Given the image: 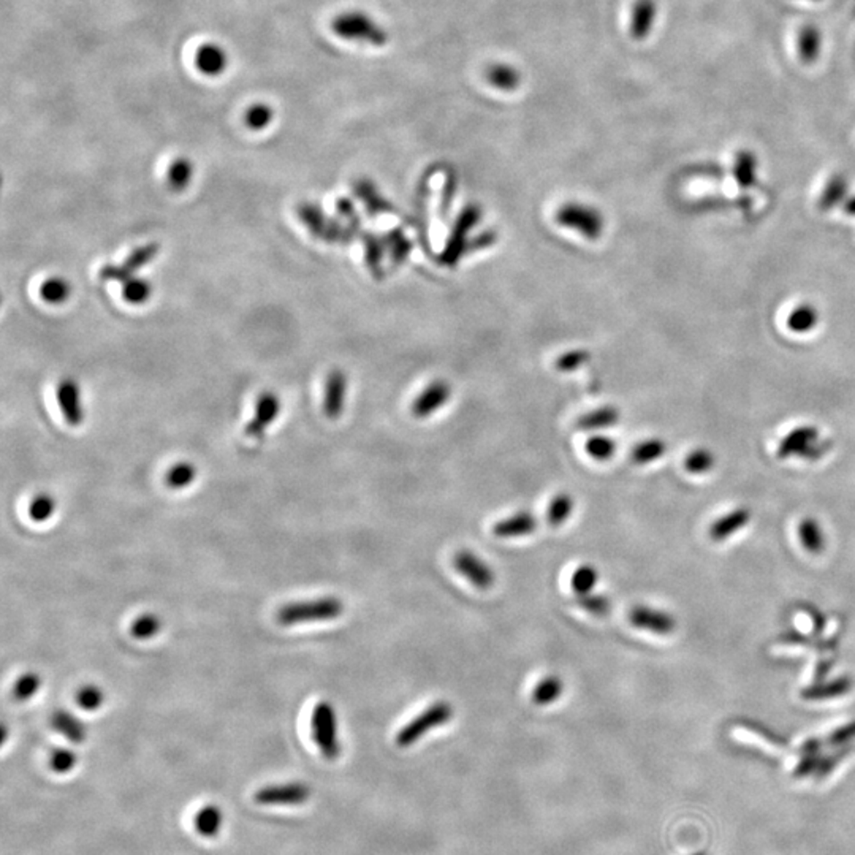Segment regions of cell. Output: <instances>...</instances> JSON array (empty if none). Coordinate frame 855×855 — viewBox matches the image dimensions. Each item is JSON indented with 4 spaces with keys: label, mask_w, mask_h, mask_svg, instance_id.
Segmentation results:
<instances>
[{
    "label": "cell",
    "mask_w": 855,
    "mask_h": 855,
    "mask_svg": "<svg viewBox=\"0 0 855 855\" xmlns=\"http://www.w3.org/2000/svg\"><path fill=\"white\" fill-rule=\"evenodd\" d=\"M273 120V110L268 105H253L245 112V124L253 130H261Z\"/></svg>",
    "instance_id": "cell-48"
},
{
    "label": "cell",
    "mask_w": 855,
    "mask_h": 855,
    "mask_svg": "<svg viewBox=\"0 0 855 855\" xmlns=\"http://www.w3.org/2000/svg\"><path fill=\"white\" fill-rule=\"evenodd\" d=\"M797 48H799L801 62L807 65L816 62L819 59L820 48H822V34L819 28H816L814 24H805L800 29Z\"/></svg>",
    "instance_id": "cell-21"
},
{
    "label": "cell",
    "mask_w": 855,
    "mask_h": 855,
    "mask_svg": "<svg viewBox=\"0 0 855 855\" xmlns=\"http://www.w3.org/2000/svg\"><path fill=\"white\" fill-rule=\"evenodd\" d=\"M572 512H574V499L568 493H560L554 496L548 507V523L553 527L564 525Z\"/></svg>",
    "instance_id": "cell-28"
},
{
    "label": "cell",
    "mask_w": 855,
    "mask_h": 855,
    "mask_svg": "<svg viewBox=\"0 0 855 855\" xmlns=\"http://www.w3.org/2000/svg\"><path fill=\"white\" fill-rule=\"evenodd\" d=\"M800 542L809 553L818 554L826 547V537L819 523L814 519H805L799 526Z\"/></svg>",
    "instance_id": "cell-27"
},
{
    "label": "cell",
    "mask_w": 855,
    "mask_h": 855,
    "mask_svg": "<svg viewBox=\"0 0 855 855\" xmlns=\"http://www.w3.org/2000/svg\"><path fill=\"white\" fill-rule=\"evenodd\" d=\"M751 512L748 509H735L732 512L724 515L721 519H716L713 525L710 526V537L715 542L729 539L730 535L738 533L743 529L744 526L750 523Z\"/></svg>",
    "instance_id": "cell-18"
},
{
    "label": "cell",
    "mask_w": 855,
    "mask_h": 855,
    "mask_svg": "<svg viewBox=\"0 0 855 855\" xmlns=\"http://www.w3.org/2000/svg\"><path fill=\"white\" fill-rule=\"evenodd\" d=\"M353 192L365 203L366 210L371 214L386 210V202L379 195V192L371 181L358 179L357 183L353 184Z\"/></svg>",
    "instance_id": "cell-29"
},
{
    "label": "cell",
    "mask_w": 855,
    "mask_h": 855,
    "mask_svg": "<svg viewBox=\"0 0 855 855\" xmlns=\"http://www.w3.org/2000/svg\"><path fill=\"white\" fill-rule=\"evenodd\" d=\"M452 718H453L452 703L445 701H435L421 715L414 718L400 730V734L396 735V744L401 748H407L415 742H419L429 730L437 729L444 724H447Z\"/></svg>",
    "instance_id": "cell-4"
},
{
    "label": "cell",
    "mask_w": 855,
    "mask_h": 855,
    "mask_svg": "<svg viewBox=\"0 0 855 855\" xmlns=\"http://www.w3.org/2000/svg\"><path fill=\"white\" fill-rule=\"evenodd\" d=\"M816 323H818V312L813 306H808V304L793 309L787 320L789 328L795 333H807Z\"/></svg>",
    "instance_id": "cell-36"
},
{
    "label": "cell",
    "mask_w": 855,
    "mask_h": 855,
    "mask_svg": "<svg viewBox=\"0 0 855 855\" xmlns=\"http://www.w3.org/2000/svg\"><path fill=\"white\" fill-rule=\"evenodd\" d=\"M311 787L304 783L265 785L253 795L261 807H300L311 799Z\"/></svg>",
    "instance_id": "cell-6"
},
{
    "label": "cell",
    "mask_w": 855,
    "mask_h": 855,
    "mask_svg": "<svg viewBox=\"0 0 855 855\" xmlns=\"http://www.w3.org/2000/svg\"><path fill=\"white\" fill-rule=\"evenodd\" d=\"M851 689H852V681L846 677H842V678L828 681L824 685H814V686L803 689L801 697L805 701H830V699H836V697L848 694Z\"/></svg>",
    "instance_id": "cell-22"
},
{
    "label": "cell",
    "mask_w": 855,
    "mask_h": 855,
    "mask_svg": "<svg viewBox=\"0 0 855 855\" xmlns=\"http://www.w3.org/2000/svg\"><path fill=\"white\" fill-rule=\"evenodd\" d=\"M599 582V572L591 564H583L572 575V589L577 596H585L593 593Z\"/></svg>",
    "instance_id": "cell-32"
},
{
    "label": "cell",
    "mask_w": 855,
    "mask_h": 855,
    "mask_svg": "<svg viewBox=\"0 0 855 855\" xmlns=\"http://www.w3.org/2000/svg\"><path fill=\"white\" fill-rule=\"evenodd\" d=\"M347 393V378L343 371H331L325 384V396H323V411L328 419H337L343 414Z\"/></svg>",
    "instance_id": "cell-14"
},
{
    "label": "cell",
    "mask_w": 855,
    "mask_h": 855,
    "mask_svg": "<svg viewBox=\"0 0 855 855\" xmlns=\"http://www.w3.org/2000/svg\"><path fill=\"white\" fill-rule=\"evenodd\" d=\"M333 32L347 42L363 43L376 48L386 46L388 43V32L374 21L371 16L361 12H347L339 14L331 24Z\"/></svg>",
    "instance_id": "cell-2"
},
{
    "label": "cell",
    "mask_w": 855,
    "mask_h": 855,
    "mask_svg": "<svg viewBox=\"0 0 855 855\" xmlns=\"http://www.w3.org/2000/svg\"><path fill=\"white\" fill-rule=\"evenodd\" d=\"M51 726L71 743H85L87 738V729L83 721L65 710H57L53 713Z\"/></svg>",
    "instance_id": "cell-19"
},
{
    "label": "cell",
    "mask_w": 855,
    "mask_h": 855,
    "mask_svg": "<svg viewBox=\"0 0 855 855\" xmlns=\"http://www.w3.org/2000/svg\"><path fill=\"white\" fill-rule=\"evenodd\" d=\"M824 748V742L820 738H809L805 743L800 746V756H808V754H820Z\"/></svg>",
    "instance_id": "cell-53"
},
{
    "label": "cell",
    "mask_w": 855,
    "mask_h": 855,
    "mask_svg": "<svg viewBox=\"0 0 855 855\" xmlns=\"http://www.w3.org/2000/svg\"><path fill=\"white\" fill-rule=\"evenodd\" d=\"M151 294H153V287L146 279L132 278L129 281L122 282V296L130 304H143L151 298Z\"/></svg>",
    "instance_id": "cell-34"
},
{
    "label": "cell",
    "mask_w": 855,
    "mask_h": 855,
    "mask_svg": "<svg viewBox=\"0 0 855 855\" xmlns=\"http://www.w3.org/2000/svg\"><path fill=\"white\" fill-rule=\"evenodd\" d=\"M852 752H855V744H848V746L838 748L834 754L824 756V758L820 759L819 768L816 771L814 779H816V781H824V779L828 778V776L836 770V767L842 764L843 759L848 758Z\"/></svg>",
    "instance_id": "cell-39"
},
{
    "label": "cell",
    "mask_w": 855,
    "mask_h": 855,
    "mask_svg": "<svg viewBox=\"0 0 855 855\" xmlns=\"http://www.w3.org/2000/svg\"><path fill=\"white\" fill-rule=\"evenodd\" d=\"M824 445L818 444V429L803 427L793 429L791 435L785 436L779 445L778 455L779 458L799 455L800 458L807 460H818L824 455Z\"/></svg>",
    "instance_id": "cell-8"
},
{
    "label": "cell",
    "mask_w": 855,
    "mask_h": 855,
    "mask_svg": "<svg viewBox=\"0 0 855 855\" xmlns=\"http://www.w3.org/2000/svg\"><path fill=\"white\" fill-rule=\"evenodd\" d=\"M617 421V409L603 407V409L585 415L582 420L578 421V428H582V429H602V428L613 427Z\"/></svg>",
    "instance_id": "cell-38"
},
{
    "label": "cell",
    "mask_w": 855,
    "mask_h": 855,
    "mask_svg": "<svg viewBox=\"0 0 855 855\" xmlns=\"http://www.w3.org/2000/svg\"><path fill=\"white\" fill-rule=\"evenodd\" d=\"M855 740V721L848 722L844 724L842 727L834 730L830 735H828L827 742L826 743L834 746V748H842V746H848V744H852V742Z\"/></svg>",
    "instance_id": "cell-50"
},
{
    "label": "cell",
    "mask_w": 855,
    "mask_h": 855,
    "mask_svg": "<svg viewBox=\"0 0 855 855\" xmlns=\"http://www.w3.org/2000/svg\"><path fill=\"white\" fill-rule=\"evenodd\" d=\"M77 703L85 711H97L105 703V694L100 687L87 685L78 691Z\"/></svg>",
    "instance_id": "cell-45"
},
{
    "label": "cell",
    "mask_w": 855,
    "mask_h": 855,
    "mask_svg": "<svg viewBox=\"0 0 855 855\" xmlns=\"http://www.w3.org/2000/svg\"><path fill=\"white\" fill-rule=\"evenodd\" d=\"M162 629V619L155 613H145L135 619L130 632L137 640H149L155 637Z\"/></svg>",
    "instance_id": "cell-37"
},
{
    "label": "cell",
    "mask_w": 855,
    "mask_h": 855,
    "mask_svg": "<svg viewBox=\"0 0 855 855\" xmlns=\"http://www.w3.org/2000/svg\"><path fill=\"white\" fill-rule=\"evenodd\" d=\"M693 855H709V854H705V852H697V854H693Z\"/></svg>",
    "instance_id": "cell-55"
},
{
    "label": "cell",
    "mask_w": 855,
    "mask_h": 855,
    "mask_svg": "<svg viewBox=\"0 0 855 855\" xmlns=\"http://www.w3.org/2000/svg\"><path fill=\"white\" fill-rule=\"evenodd\" d=\"M159 247L161 245L155 243L137 247L134 253H130L120 265H105L102 268L100 278L104 281L126 282L132 279L137 271H140L141 268L155 259V255L159 253Z\"/></svg>",
    "instance_id": "cell-7"
},
{
    "label": "cell",
    "mask_w": 855,
    "mask_h": 855,
    "mask_svg": "<svg viewBox=\"0 0 855 855\" xmlns=\"http://www.w3.org/2000/svg\"><path fill=\"white\" fill-rule=\"evenodd\" d=\"M194 827L196 834L204 840L218 838L220 830L224 827V811L219 805L208 803L198 809L194 818Z\"/></svg>",
    "instance_id": "cell-17"
},
{
    "label": "cell",
    "mask_w": 855,
    "mask_h": 855,
    "mask_svg": "<svg viewBox=\"0 0 855 855\" xmlns=\"http://www.w3.org/2000/svg\"><path fill=\"white\" fill-rule=\"evenodd\" d=\"M281 401L273 393H265L260 396L251 423L245 427V435L249 437H260L279 414Z\"/></svg>",
    "instance_id": "cell-13"
},
{
    "label": "cell",
    "mask_w": 855,
    "mask_h": 855,
    "mask_svg": "<svg viewBox=\"0 0 855 855\" xmlns=\"http://www.w3.org/2000/svg\"><path fill=\"white\" fill-rule=\"evenodd\" d=\"M629 621L634 627L642 631H650L658 635H668L677 627V621L672 615L646 605L632 607L629 611Z\"/></svg>",
    "instance_id": "cell-10"
},
{
    "label": "cell",
    "mask_w": 855,
    "mask_h": 855,
    "mask_svg": "<svg viewBox=\"0 0 855 855\" xmlns=\"http://www.w3.org/2000/svg\"><path fill=\"white\" fill-rule=\"evenodd\" d=\"M715 458L709 450L697 449L687 455L685 466L691 474H705L713 468Z\"/></svg>",
    "instance_id": "cell-47"
},
{
    "label": "cell",
    "mask_w": 855,
    "mask_h": 855,
    "mask_svg": "<svg viewBox=\"0 0 855 855\" xmlns=\"http://www.w3.org/2000/svg\"><path fill=\"white\" fill-rule=\"evenodd\" d=\"M813 2H819V0H813Z\"/></svg>",
    "instance_id": "cell-56"
},
{
    "label": "cell",
    "mask_w": 855,
    "mask_h": 855,
    "mask_svg": "<svg viewBox=\"0 0 855 855\" xmlns=\"http://www.w3.org/2000/svg\"><path fill=\"white\" fill-rule=\"evenodd\" d=\"M578 607L594 617H607L611 611V601L605 594L589 593L585 596H577Z\"/></svg>",
    "instance_id": "cell-41"
},
{
    "label": "cell",
    "mask_w": 855,
    "mask_h": 855,
    "mask_svg": "<svg viewBox=\"0 0 855 855\" xmlns=\"http://www.w3.org/2000/svg\"><path fill=\"white\" fill-rule=\"evenodd\" d=\"M846 189H848V183L846 179L843 178L842 175H836L828 181L827 186H826V190L822 192V196H820L819 206L822 210H830L834 204L838 203L842 200L844 194H846Z\"/></svg>",
    "instance_id": "cell-44"
},
{
    "label": "cell",
    "mask_w": 855,
    "mask_h": 855,
    "mask_svg": "<svg viewBox=\"0 0 855 855\" xmlns=\"http://www.w3.org/2000/svg\"><path fill=\"white\" fill-rule=\"evenodd\" d=\"M195 62L198 71H203L204 75L214 77L225 71L227 56H225L224 49L218 45H204L198 49Z\"/></svg>",
    "instance_id": "cell-23"
},
{
    "label": "cell",
    "mask_w": 855,
    "mask_h": 855,
    "mask_svg": "<svg viewBox=\"0 0 855 855\" xmlns=\"http://www.w3.org/2000/svg\"><path fill=\"white\" fill-rule=\"evenodd\" d=\"M485 78L494 89L501 92L517 91L521 85V73L507 63H493L485 71Z\"/></svg>",
    "instance_id": "cell-20"
},
{
    "label": "cell",
    "mask_w": 855,
    "mask_h": 855,
    "mask_svg": "<svg viewBox=\"0 0 855 855\" xmlns=\"http://www.w3.org/2000/svg\"><path fill=\"white\" fill-rule=\"evenodd\" d=\"M820 759H822L820 754L801 756L799 764L795 765V768H793V778L805 779L808 776H814L816 771L819 768Z\"/></svg>",
    "instance_id": "cell-51"
},
{
    "label": "cell",
    "mask_w": 855,
    "mask_h": 855,
    "mask_svg": "<svg viewBox=\"0 0 855 855\" xmlns=\"http://www.w3.org/2000/svg\"><path fill=\"white\" fill-rule=\"evenodd\" d=\"M365 253L368 267H369L374 276H378L380 271V260H382V245H380L379 239L372 237V235H366Z\"/></svg>",
    "instance_id": "cell-49"
},
{
    "label": "cell",
    "mask_w": 855,
    "mask_h": 855,
    "mask_svg": "<svg viewBox=\"0 0 855 855\" xmlns=\"http://www.w3.org/2000/svg\"><path fill=\"white\" fill-rule=\"evenodd\" d=\"M312 738L323 758L335 760L341 754V743L337 738V716L330 701L317 703L311 718Z\"/></svg>",
    "instance_id": "cell-3"
},
{
    "label": "cell",
    "mask_w": 855,
    "mask_h": 855,
    "mask_svg": "<svg viewBox=\"0 0 855 855\" xmlns=\"http://www.w3.org/2000/svg\"><path fill=\"white\" fill-rule=\"evenodd\" d=\"M658 16L656 0H635L631 8L629 34L635 42H643L652 36L654 22Z\"/></svg>",
    "instance_id": "cell-11"
},
{
    "label": "cell",
    "mask_w": 855,
    "mask_h": 855,
    "mask_svg": "<svg viewBox=\"0 0 855 855\" xmlns=\"http://www.w3.org/2000/svg\"><path fill=\"white\" fill-rule=\"evenodd\" d=\"M57 403L62 411L63 419L71 427H79L85 420V412L81 406V394L77 382L65 379L57 386Z\"/></svg>",
    "instance_id": "cell-12"
},
{
    "label": "cell",
    "mask_w": 855,
    "mask_h": 855,
    "mask_svg": "<svg viewBox=\"0 0 855 855\" xmlns=\"http://www.w3.org/2000/svg\"><path fill=\"white\" fill-rule=\"evenodd\" d=\"M192 173H194V169H192V163L189 161L178 159V161L173 162L169 170L170 187L176 192L186 189L189 186L190 179H192Z\"/></svg>",
    "instance_id": "cell-42"
},
{
    "label": "cell",
    "mask_w": 855,
    "mask_h": 855,
    "mask_svg": "<svg viewBox=\"0 0 855 855\" xmlns=\"http://www.w3.org/2000/svg\"><path fill=\"white\" fill-rule=\"evenodd\" d=\"M56 512V499L53 498L48 493H40L29 505V517L34 519L36 523H45L48 521Z\"/></svg>",
    "instance_id": "cell-35"
},
{
    "label": "cell",
    "mask_w": 855,
    "mask_h": 855,
    "mask_svg": "<svg viewBox=\"0 0 855 855\" xmlns=\"http://www.w3.org/2000/svg\"><path fill=\"white\" fill-rule=\"evenodd\" d=\"M539 519L531 512L513 513L493 526V534L499 539H513L529 535L537 529Z\"/></svg>",
    "instance_id": "cell-15"
},
{
    "label": "cell",
    "mask_w": 855,
    "mask_h": 855,
    "mask_svg": "<svg viewBox=\"0 0 855 855\" xmlns=\"http://www.w3.org/2000/svg\"><path fill=\"white\" fill-rule=\"evenodd\" d=\"M196 477V468L192 463L183 461V463L171 466V469L165 476V484L171 490H183L189 485L194 484Z\"/></svg>",
    "instance_id": "cell-31"
},
{
    "label": "cell",
    "mask_w": 855,
    "mask_h": 855,
    "mask_svg": "<svg viewBox=\"0 0 855 855\" xmlns=\"http://www.w3.org/2000/svg\"><path fill=\"white\" fill-rule=\"evenodd\" d=\"M298 218L306 225L309 232L316 238H325L330 219L323 212L322 208L316 203H302L298 206Z\"/></svg>",
    "instance_id": "cell-24"
},
{
    "label": "cell",
    "mask_w": 855,
    "mask_h": 855,
    "mask_svg": "<svg viewBox=\"0 0 855 855\" xmlns=\"http://www.w3.org/2000/svg\"><path fill=\"white\" fill-rule=\"evenodd\" d=\"M453 566L464 578H468L476 588L490 589L496 582V575L488 562H485L474 552L461 550L453 556Z\"/></svg>",
    "instance_id": "cell-9"
},
{
    "label": "cell",
    "mask_w": 855,
    "mask_h": 855,
    "mask_svg": "<svg viewBox=\"0 0 855 855\" xmlns=\"http://www.w3.org/2000/svg\"><path fill=\"white\" fill-rule=\"evenodd\" d=\"M558 222L569 230L580 233L585 238L597 239L602 235L603 219L601 212L586 204H564L558 211Z\"/></svg>",
    "instance_id": "cell-5"
},
{
    "label": "cell",
    "mask_w": 855,
    "mask_h": 855,
    "mask_svg": "<svg viewBox=\"0 0 855 855\" xmlns=\"http://www.w3.org/2000/svg\"><path fill=\"white\" fill-rule=\"evenodd\" d=\"M586 452L597 461H607L617 452V442L607 436H593L586 442Z\"/></svg>",
    "instance_id": "cell-43"
},
{
    "label": "cell",
    "mask_w": 855,
    "mask_h": 855,
    "mask_svg": "<svg viewBox=\"0 0 855 855\" xmlns=\"http://www.w3.org/2000/svg\"><path fill=\"white\" fill-rule=\"evenodd\" d=\"M450 393L452 390L449 384L445 382H435L428 386L421 392L420 396L414 401V407H412L414 414L420 419L435 414L436 411H439L449 401Z\"/></svg>",
    "instance_id": "cell-16"
},
{
    "label": "cell",
    "mask_w": 855,
    "mask_h": 855,
    "mask_svg": "<svg viewBox=\"0 0 855 855\" xmlns=\"http://www.w3.org/2000/svg\"><path fill=\"white\" fill-rule=\"evenodd\" d=\"M78 765V756L71 750H56L49 758V767L57 775H67Z\"/></svg>",
    "instance_id": "cell-46"
},
{
    "label": "cell",
    "mask_w": 855,
    "mask_h": 855,
    "mask_svg": "<svg viewBox=\"0 0 855 855\" xmlns=\"http://www.w3.org/2000/svg\"><path fill=\"white\" fill-rule=\"evenodd\" d=\"M343 613V601L335 596H327L286 603L276 613V619L281 626H296L316 621H331L341 617Z\"/></svg>",
    "instance_id": "cell-1"
},
{
    "label": "cell",
    "mask_w": 855,
    "mask_h": 855,
    "mask_svg": "<svg viewBox=\"0 0 855 855\" xmlns=\"http://www.w3.org/2000/svg\"><path fill=\"white\" fill-rule=\"evenodd\" d=\"M71 294V284L62 278H49L48 281L43 282L40 288L43 300L49 304H61L67 302Z\"/></svg>",
    "instance_id": "cell-33"
},
{
    "label": "cell",
    "mask_w": 855,
    "mask_h": 855,
    "mask_svg": "<svg viewBox=\"0 0 855 855\" xmlns=\"http://www.w3.org/2000/svg\"><path fill=\"white\" fill-rule=\"evenodd\" d=\"M42 687V678L40 675L34 672L24 673L14 683L13 697L14 701H26L32 699L34 695L40 691Z\"/></svg>",
    "instance_id": "cell-40"
},
{
    "label": "cell",
    "mask_w": 855,
    "mask_h": 855,
    "mask_svg": "<svg viewBox=\"0 0 855 855\" xmlns=\"http://www.w3.org/2000/svg\"><path fill=\"white\" fill-rule=\"evenodd\" d=\"M666 442L660 439H648L640 442L632 449V461L637 464H648L660 460L666 453Z\"/></svg>",
    "instance_id": "cell-30"
},
{
    "label": "cell",
    "mask_w": 855,
    "mask_h": 855,
    "mask_svg": "<svg viewBox=\"0 0 855 855\" xmlns=\"http://www.w3.org/2000/svg\"><path fill=\"white\" fill-rule=\"evenodd\" d=\"M756 171H758L756 155L746 149L740 151L734 162V176H735L736 183L742 187H751L756 183Z\"/></svg>",
    "instance_id": "cell-26"
},
{
    "label": "cell",
    "mask_w": 855,
    "mask_h": 855,
    "mask_svg": "<svg viewBox=\"0 0 855 855\" xmlns=\"http://www.w3.org/2000/svg\"><path fill=\"white\" fill-rule=\"evenodd\" d=\"M585 361H588V353L586 352H570V353H566L564 357L558 361V366L562 371H570V369H575L577 366L582 365Z\"/></svg>",
    "instance_id": "cell-52"
},
{
    "label": "cell",
    "mask_w": 855,
    "mask_h": 855,
    "mask_svg": "<svg viewBox=\"0 0 855 855\" xmlns=\"http://www.w3.org/2000/svg\"><path fill=\"white\" fill-rule=\"evenodd\" d=\"M562 691H564V683L561 678L556 675H548L537 683V686L534 687L531 699L535 705L545 707L558 701L562 695Z\"/></svg>",
    "instance_id": "cell-25"
},
{
    "label": "cell",
    "mask_w": 855,
    "mask_h": 855,
    "mask_svg": "<svg viewBox=\"0 0 855 855\" xmlns=\"http://www.w3.org/2000/svg\"><path fill=\"white\" fill-rule=\"evenodd\" d=\"M846 211L851 212V214H854L855 216V196L854 198H851V200H849L848 204H846Z\"/></svg>",
    "instance_id": "cell-54"
}]
</instances>
